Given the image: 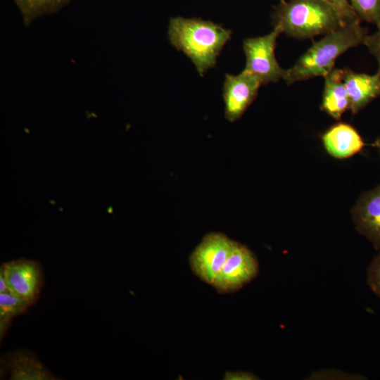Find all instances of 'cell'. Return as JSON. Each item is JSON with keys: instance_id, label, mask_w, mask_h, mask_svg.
<instances>
[{"instance_id": "9", "label": "cell", "mask_w": 380, "mask_h": 380, "mask_svg": "<svg viewBox=\"0 0 380 380\" xmlns=\"http://www.w3.org/2000/svg\"><path fill=\"white\" fill-rule=\"evenodd\" d=\"M351 215L356 230L380 251V184L360 196Z\"/></svg>"}, {"instance_id": "16", "label": "cell", "mask_w": 380, "mask_h": 380, "mask_svg": "<svg viewBox=\"0 0 380 380\" xmlns=\"http://www.w3.org/2000/svg\"><path fill=\"white\" fill-rule=\"evenodd\" d=\"M360 20L374 24L380 28V0H348Z\"/></svg>"}, {"instance_id": "3", "label": "cell", "mask_w": 380, "mask_h": 380, "mask_svg": "<svg viewBox=\"0 0 380 380\" xmlns=\"http://www.w3.org/2000/svg\"><path fill=\"white\" fill-rule=\"evenodd\" d=\"M274 27L300 39L327 34L344 26L326 0H281L272 14Z\"/></svg>"}, {"instance_id": "4", "label": "cell", "mask_w": 380, "mask_h": 380, "mask_svg": "<svg viewBox=\"0 0 380 380\" xmlns=\"http://www.w3.org/2000/svg\"><path fill=\"white\" fill-rule=\"evenodd\" d=\"M281 32L280 27H274L268 34L243 42L246 59L244 70L258 78L262 84L277 82L285 76L286 70L280 67L274 54L277 39Z\"/></svg>"}, {"instance_id": "8", "label": "cell", "mask_w": 380, "mask_h": 380, "mask_svg": "<svg viewBox=\"0 0 380 380\" xmlns=\"http://www.w3.org/2000/svg\"><path fill=\"white\" fill-rule=\"evenodd\" d=\"M261 84L258 78L244 70L236 75H225L222 96L228 121H236L242 116L256 98Z\"/></svg>"}, {"instance_id": "18", "label": "cell", "mask_w": 380, "mask_h": 380, "mask_svg": "<svg viewBox=\"0 0 380 380\" xmlns=\"http://www.w3.org/2000/svg\"><path fill=\"white\" fill-rule=\"evenodd\" d=\"M366 275L368 286L380 298V253L375 255L372 259Z\"/></svg>"}, {"instance_id": "10", "label": "cell", "mask_w": 380, "mask_h": 380, "mask_svg": "<svg viewBox=\"0 0 380 380\" xmlns=\"http://www.w3.org/2000/svg\"><path fill=\"white\" fill-rule=\"evenodd\" d=\"M1 372L11 380H56L53 374L30 351L18 350L2 356Z\"/></svg>"}, {"instance_id": "11", "label": "cell", "mask_w": 380, "mask_h": 380, "mask_svg": "<svg viewBox=\"0 0 380 380\" xmlns=\"http://www.w3.org/2000/svg\"><path fill=\"white\" fill-rule=\"evenodd\" d=\"M343 80L353 114L380 96V75L377 72L371 75L345 69Z\"/></svg>"}, {"instance_id": "17", "label": "cell", "mask_w": 380, "mask_h": 380, "mask_svg": "<svg viewBox=\"0 0 380 380\" xmlns=\"http://www.w3.org/2000/svg\"><path fill=\"white\" fill-rule=\"evenodd\" d=\"M337 12L343 25L360 23L348 0H326Z\"/></svg>"}, {"instance_id": "20", "label": "cell", "mask_w": 380, "mask_h": 380, "mask_svg": "<svg viewBox=\"0 0 380 380\" xmlns=\"http://www.w3.org/2000/svg\"><path fill=\"white\" fill-rule=\"evenodd\" d=\"M363 44L376 58L379 65L377 73L380 75V28L373 34L367 35Z\"/></svg>"}, {"instance_id": "13", "label": "cell", "mask_w": 380, "mask_h": 380, "mask_svg": "<svg viewBox=\"0 0 380 380\" xmlns=\"http://www.w3.org/2000/svg\"><path fill=\"white\" fill-rule=\"evenodd\" d=\"M345 69L334 68L324 77L322 109L336 120L349 109L350 102L344 84Z\"/></svg>"}, {"instance_id": "2", "label": "cell", "mask_w": 380, "mask_h": 380, "mask_svg": "<svg viewBox=\"0 0 380 380\" xmlns=\"http://www.w3.org/2000/svg\"><path fill=\"white\" fill-rule=\"evenodd\" d=\"M368 35L360 23L344 25L329 32L303 53L290 68L284 80L288 84L314 77H324L333 68L336 59L348 49L364 43Z\"/></svg>"}, {"instance_id": "21", "label": "cell", "mask_w": 380, "mask_h": 380, "mask_svg": "<svg viewBox=\"0 0 380 380\" xmlns=\"http://www.w3.org/2000/svg\"><path fill=\"white\" fill-rule=\"evenodd\" d=\"M259 378L253 373L248 372H227L224 379L229 380H255Z\"/></svg>"}, {"instance_id": "19", "label": "cell", "mask_w": 380, "mask_h": 380, "mask_svg": "<svg viewBox=\"0 0 380 380\" xmlns=\"http://www.w3.org/2000/svg\"><path fill=\"white\" fill-rule=\"evenodd\" d=\"M336 377L338 379H365V376L360 374H348L336 370H324L312 372L310 379H329Z\"/></svg>"}, {"instance_id": "6", "label": "cell", "mask_w": 380, "mask_h": 380, "mask_svg": "<svg viewBox=\"0 0 380 380\" xmlns=\"http://www.w3.org/2000/svg\"><path fill=\"white\" fill-rule=\"evenodd\" d=\"M258 272L259 265L254 253L236 242L212 285L221 293L234 292L253 280Z\"/></svg>"}, {"instance_id": "1", "label": "cell", "mask_w": 380, "mask_h": 380, "mask_svg": "<svg viewBox=\"0 0 380 380\" xmlns=\"http://www.w3.org/2000/svg\"><path fill=\"white\" fill-rule=\"evenodd\" d=\"M170 44L184 52L193 62L201 76L217 63L232 31L201 18L175 17L170 19L168 30Z\"/></svg>"}, {"instance_id": "15", "label": "cell", "mask_w": 380, "mask_h": 380, "mask_svg": "<svg viewBox=\"0 0 380 380\" xmlns=\"http://www.w3.org/2000/svg\"><path fill=\"white\" fill-rule=\"evenodd\" d=\"M32 303L10 291L0 293V337L6 334L10 322L18 315L24 313Z\"/></svg>"}, {"instance_id": "7", "label": "cell", "mask_w": 380, "mask_h": 380, "mask_svg": "<svg viewBox=\"0 0 380 380\" xmlns=\"http://www.w3.org/2000/svg\"><path fill=\"white\" fill-rule=\"evenodd\" d=\"M0 272L4 274L11 293L35 303L43 285L42 270L39 262L24 258L11 260L3 263Z\"/></svg>"}, {"instance_id": "12", "label": "cell", "mask_w": 380, "mask_h": 380, "mask_svg": "<svg viewBox=\"0 0 380 380\" xmlns=\"http://www.w3.org/2000/svg\"><path fill=\"white\" fill-rule=\"evenodd\" d=\"M322 142L328 153L339 159L350 158L365 146L357 131L350 125L343 122L331 127L323 134Z\"/></svg>"}, {"instance_id": "5", "label": "cell", "mask_w": 380, "mask_h": 380, "mask_svg": "<svg viewBox=\"0 0 380 380\" xmlns=\"http://www.w3.org/2000/svg\"><path fill=\"white\" fill-rule=\"evenodd\" d=\"M236 243L220 232L206 234L190 255L193 272L204 282L213 284Z\"/></svg>"}, {"instance_id": "14", "label": "cell", "mask_w": 380, "mask_h": 380, "mask_svg": "<svg viewBox=\"0 0 380 380\" xmlns=\"http://www.w3.org/2000/svg\"><path fill=\"white\" fill-rule=\"evenodd\" d=\"M72 0H13L27 27L38 18L58 13Z\"/></svg>"}, {"instance_id": "22", "label": "cell", "mask_w": 380, "mask_h": 380, "mask_svg": "<svg viewBox=\"0 0 380 380\" xmlns=\"http://www.w3.org/2000/svg\"><path fill=\"white\" fill-rule=\"evenodd\" d=\"M8 289L4 274L0 272V293L8 292Z\"/></svg>"}]
</instances>
